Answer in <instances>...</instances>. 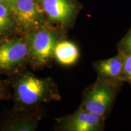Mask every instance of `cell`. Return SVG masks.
<instances>
[{
	"instance_id": "1",
	"label": "cell",
	"mask_w": 131,
	"mask_h": 131,
	"mask_svg": "<svg viewBox=\"0 0 131 131\" xmlns=\"http://www.w3.org/2000/svg\"><path fill=\"white\" fill-rule=\"evenodd\" d=\"M15 96L19 104L24 107H35L42 103L61 100L53 80L38 78L31 73L22 75L17 81Z\"/></svg>"
},
{
	"instance_id": "2",
	"label": "cell",
	"mask_w": 131,
	"mask_h": 131,
	"mask_svg": "<svg viewBox=\"0 0 131 131\" xmlns=\"http://www.w3.org/2000/svg\"><path fill=\"white\" fill-rule=\"evenodd\" d=\"M123 83L97 77L96 81L84 91L79 109L94 112L106 119Z\"/></svg>"
},
{
	"instance_id": "3",
	"label": "cell",
	"mask_w": 131,
	"mask_h": 131,
	"mask_svg": "<svg viewBox=\"0 0 131 131\" xmlns=\"http://www.w3.org/2000/svg\"><path fill=\"white\" fill-rule=\"evenodd\" d=\"M63 38L60 30L46 25L27 32L25 40L28 46V57L34 64L45 66L53 57L56 44Z\"/></svg>"
},
{
	"instance_id": "4",
	"label": "cell",
	"mask_w": 131,
	"mask_h": 131,
	"mask_svg": "<svg viewBox=\"0 0 131 131\" xmlns=\"http://www.w3.org/2000/svg\"><path fill=\"white\" fill-rule=\"evenodd\" d=\"M7 6L23 30L29 32L46 25V15L35 0H9Z\"/></svg>"
},
{
	"instance_id": "5",
	"label": "cell",
	"mask_w": 131,
	"mask_h": 131,
	"mask_svg": "<svg viewBox=\"0 0 131 131\" xmlns=\"http://www.w3.org/2000/svg\"><path fill=\"white\" fill-rule=\"evenodd\" d=\"M105 119L90 111L78 109L73 114L56 119L59 130L63 131H101Z\"/></svg>"
},
{
	"instance_id": "6",
	"label": "cell",
	"mask_w": 131,
	"mask_h": 131,
	"mask_svg": "<svg viewBox=\"0 0 131 131\" xmlns=\"http://www.w3.org/2000/svg\"><path fill=\"white\" fill-rule=\"evenodd\" d=\"M44 12L54 23L69 26L74 19L78 7L72 0H40Z\"/></svg>"
},
{
	"instance_id": "7",
	"label": "cell",
	"mask_w": 131,
	"mask_h": 131,
	"mask_svg": "<svg viewBox=\"0 0 131 131\" xmlns=\"http://www.w3.org/2000/svg\"><path fill=\"white\" fill-rule=\"evenodd\" d=\"M28 46L25 39L17 38L0 45V69H9L28 58Z\"/></svg>"
},
{
	"instance_id": "8",
	"label": "cell",
	"mask_w": 131,
	"mask_h": 131,
	"mask_svg": "<svg viewBox=\"0 0 131 131\" xmlns=\"http://www.w3.org/2000/svg\"><path fill=\"white\" fill-rule=\"evenodd\" d=\"M124 56L120 52L110 58L98 60L93 63L97 77L111 81H122L120 79ZM124 83V82H123Z\"/></svg>"
},
{
	"instance_id": "9",
	"label": "cell",
	"mask_w": 131,
	"mask_h": 131,
	"mask_svg": "<svg viewBox=\"0 0 131 131\" xmlns=\"http://www.w3.org/2000/svg\"><path fill=\"white\" fill-rule=\"evenodd\" d=\"M53 57L60 64L71 66L75 64L80 58L79 49L75 42L63 38L55 45Z\"/></svg>"
},
{
	"instance_id": "10",
	"label": "cell",
	"mask_w": 131,
	"mask_h": 131,
	"mask_svg": "<svg viewBox=\"0 0 131 131\" xmlns=\"http://www.w3.org/2000/svg\"><path fill=\"white\" fill-rule=\"evenodd\" d=\"M14 19L7 4L0 3V32H7L12 29Z\"/></svg>"
},
{
	"instance_id": "11",
	"label": "cell",
	"mask_w": 131,
	"mask_h": 131,
	"mask_svg": "<svg viewBox=\"0 0 131 131\" xmlns=\"http://www.w3.org/2000/svg\"><path fill=\"white\" fill-rule=\"evenodd\" d=\"M118 52L124 55L131 53V26L127 34L124 35L117 45Z\"/></svg>"
},
{
	"instance_id": "12",
	"label": "cell",
	"mask_w": 131,
	"mask_h": 131,
	"mask_svg": "<svg viewBox=\"0 0 131 131\" xmlns=\"http://www.w3.org/2000/svg\"><path fill=\"white\" fill-rule=\"evenodd\" d=\"M124 56L123 67L120 79L124 83H129L131 86V53Z\"/></svg>"
},
{
	"instance_id": "13",
	"label": "cell",
	"mask_w": 131,
	"mask_h": 131,
	"mask_svg": "<svg viewBox=\"0 0 131 131\" xmlns=\"http://www.w3.org/2000/svg\"><path fill=\"white\" fill-rule=\"evenodd\" d=\"M9 0H0V3H4V4H7V3L9 2Z\"/></svg>"
},
{
	"instance_id": "14",
	"label": "cell",
	"mask_w": 131,
	"mask_h": 131,
	"mask_svg": "<svg viewBox=\"0 0 131 131\" xmlns=\"http://www.w3.org/2000/svg\"><path fill=\"white\" fill-rule=\"evenodd\" d=\"M0 96H1V89H0Z\"/></svg>"
}]
</instances>
